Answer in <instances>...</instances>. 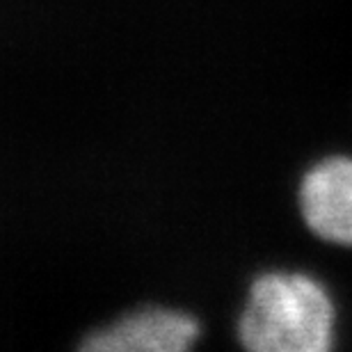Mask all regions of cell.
I'll list each match as a JSON object with an SVG mask.
<instances>
[{
    "label": "cell",
    "mask_w": 352,
    "mask_h": 352,
    "mask_svg": "<svg viewBox=\"0 0 352 352\" xmlns=\"http://www.w3.org/2000/svg\"><path fill=\"white\" fill-rule=\"evenodd\" d=\"M339 311L329 288L302 270H267L250 281L236 336L252 352H327Z\"/></svg>",
    "instance_id": "obj_1"
},
{
    "label": "cell",
    "mask_w": 352,
    "mask_h": 352,
    "mask_svg": "<svg viewBox=\"0 0 352 352\" xmlns=\"http://www.w3.org/2000/svg\"><path fill=\"white\" fill-rule=\"evenodd\" d=\"M201 339L197 316L179 307L146 305L82 336L85 352H188Z\"/></svg>",
    "instance_id": "obj_2"
},
{
    "label": "cell",
    "mask_w": 352,
    "mask_h": 352,
    "mask_svg": "<svg viewBox=\"0 0 352 352\" xmlns=\"http://www.w3.org/2000/svg\"><path fill=\"white\" fill-rule=\"evenodd\" d=\"M298 213L305 227L327 245L352 250V156L329 153L300 176Z\"/></svg>",
    "instance_id": "obj_3"
}]
</instances>
